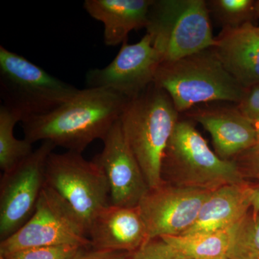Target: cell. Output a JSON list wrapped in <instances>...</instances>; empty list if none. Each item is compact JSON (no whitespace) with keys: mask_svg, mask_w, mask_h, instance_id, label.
Masks as SVG:
<instances>
[{"mask_svg":"<svg viewBox=\"0 0 259 259\" xmlns=\"http://www.w3.org/2000/svg\"><path fill=\"white\" fill-rule=\"evenodd\" d=\"M204 0H154L146 30L161 63L212 49L216 44Z\"/></svg>","mask_w":259,"mask_h":259,"instance_id":"obj_5","label":"cell"},{"mask_svg":"<svg viewBox=\"0 0 259 259\" xmlns=\"http://www.w3.org/2000/svg\"><path fill=\"white\" fill-rule=\"evenodd\" d=\"M194 119L210 134L214 151L223 160L233 161L258 144L253 124L237 108L202 110Z\"/></svg>","mask_w":259,"mask_h":259,"instance_id":"obj_16","label":"cell"},{"mask_svg":"<svg viewBox=\"0 0 259 259\" xmlns=\"http://www.w3.org/2000/svg\"><path fill=\"white\" fill-rule=\"evenodd\" d=\"M233 161L245 181L253 179L259 183V144L241 153Z\"/></svg>","mask_w":259,"mask_h":259,"instance_id":"obj_24","label":"cell"},{"mask_svg":"<svg viewBox=\"0 0 259 259\" xmlns=\"http://www.w3.org/2000/svg\"><path fill=\"white\" fill-rule=\"evenodd\" d=\"M231 228L204 234L161 238L191 259L226 258Z\"/></svg>","mask_w":259,"mask_h":259,"instance_id":"obj_18","label":"cell"},{"mask_svg":"<svg viewBox=\"0 0 259 259\" xmlns=\"http://www.w3.org/2000/svg\"><path fill=\"white\" fill-rule=\"evenodd\" d=\"M253 0H212L207 3L224 28H236L254 19Z\"/></svg>","mask_w":259,"mask_h":259,"instance_id":"obj_21","label":"cell"},{"mask_svg":"<svg viewBox=\"0 0 259 259\" xmlns=\"http://www.w3.org/2000/svg\"><path fill=\"white\" fill-rule=\"evenodd\" d=\"M253 185H227L212 191L202 204L195 223L182 236L204 234L232 228L249 212Z\"/></svg>","mask_w":259,"mask_h":259,"instance_id":"obj_15","label":"cell"},{"mask_svg":"<svg viewBox=\"0 0 259 259\" xmlns=\"http://www.w3.org/2000/svg\"><path fill=\"white\" fill-rule=\"evenodd\" d=\"M154 0H85L89 15L104 25V42L115 47L127 39L132 30L146 28Z\"/></svg>","mask_w":259,"mask_h":259,"instance_id":"obj_17","label":"cell"},{"mask_svg":"<svg viewBox=\"0 0 259 259\" xmlns=\"http://www.w3.org/2000/svg\"><path fill=\"white\" fill-rule=\"evenodd\" d=\"M79 216L55 190L46 185L36 208L18 231L0 243V255L35 247L73 245L91 248Z\"/></svg>","mask_w":259,"mask_h":259,"instance_id":"obj_8","label":"cell"},{"mask_svg":"<svg viewBox=\"0 0 259 259\" xmlns=\"http://www.w3.org/2000/svg\"><path fill=\"white\" fill-rule=\"evenodd\" d=\"M178 115L166 92L153 83L130 100L121 115L122 131L149 189L163 184L162 159Z\"/></svg>","mask_w":259,"mask_h":259,"instance_id":"obj_2","label":"cell"},{"mask_svg":"<svg viewBox=\"0 0 259 259\" xmlns=\"http://www.w3.org/2000/svg\"><path fill=\"white\" fill-rule=\"evenodd\" d=\"M21 119L17 114L0 107V168L3 173L18 166L33 152L32 144L15 137L14 128Z\"/></svg>","mask_w":259,"mask_h":259,"instance_id":"obj_19","label":"cell"},{"mask_svg":"<svg viewBox=\"0 0 259 259\" xmlns=\"http://www.w3.org/2000/svg\"><path fill=\"white\" fill-rule=\"evenodd\" d=\"M163 182L188 188L215 190L246 182L234 161L219 157L190 122L179 120L163 153Z\"/></svg>","mask_w":259,"mask_h":259,"instance_id":"obj_3","label":"cell"},{"mask_svg":"<svg viewBox=\"0 0 259 259\" xmlns=\"http://www.w3.org/2000/svg\"><path fill=\"white\" fill-rule=\"evenodd\" d=\"M129 100L110 89L80 90L53 111L23 121L24 139L31 144L50 141L56 147L81 153L95 140L104 139Z\"/></svg>","mask_w":259,"mask_h":259,"instance_id":"obj_1","label":"cell"},{"mask_svg":"<svg viewBox=\"0 0 259 259\" xmlns=\"http://www.w3.org/2000/svg\"><path fill=\"white\" fill-rule=\"evenodd\" d=\"M92 248V247H91ZM132 253L82 248L71 259H130Z\"/></svg>","mask_w":259,"mask_h":259,"instance_id":"obj_26","label":"cell"},{"mask_svg":"<svg viewBox=\"0 0 259 259\" xmlns=\"http://www.w3.org/2000/svg\"><path fill=\"white\" fill-rule=\"evenodd\" d=\"M259 18V0L255 1L254 4V19Z\"/></svg>","mask_w":259,"mask_h":259,"instance_id":"obj_28","label":"cell"},{"mask_svg":"<svg viewBox=\"0 0 259 259\" xmlns=\"http://www.w3.org/2000/svg\"><path fill=\"white\" fill-rule=\"evenodd\" d=\"M228 259H259V212H248L231 228Z\"/></svg>","mask_w":259,"mask_h":259,"instance_id":"obj_20","label":"cell"},{"mask_svg":"<svg viewBox=\"0 0 259 259\" xmlns=\"http://www.w3.org/2000/svg\"><path fill=\"white\" fill-rule=\"evenodd\" d=\"M153 83L166 92L178 112L203 102L238 104L245 92L226 71L212 49L161 63Z\"/></svg>","mask_w":259,"mask_h":259,"instance_id":"obj_4","label":"cell"},{"mask_svg":"<svg viewBox=\"0 0 259 259\" xmlns=\"http://www.w3.org/2000/svg\"><path fill=\"white\" fill-rule=\"evenodd\" d=\"M251 207L252 212L254 213V214L259 212V183L253 185Z\"/></svg>","mask_w":259,"mask_h":259,"instance_id":"obj_27","label":"cell"},{"mask_svg":"<svg viewBox=\"0 0 259 259\" xmlns=\"http://www.w3.org/2000/svg\"><path fill=\"white\" fill-rule=\"evenodd\" d=\"M212 192L166 182L149 189L139 204L149 239L183 235L195 223Z\"/></svg>","mask_w":259,"mask_h":259,"instance_id":"obj_10","label":"cell"},{"mask_svg":"<svg viewBox=\"0 0 259 259\" xmlns=\"http://www.w3.org/2000/svg\"><path fill=\"white\" fill-rule=\"evenodd\" d=\"M215 259H228L227 258H215Z\"/></svg>","mask_w":259,"mask_h":259,"instance_id":"obj_31","label":"cell"},{"mask_svg":"<svg viewBox=\"0 0 259 259\" xmlns=\"http://www.w3.org/2000/svg\"><path fill=\"white\" fill-rule=\"evenodd\" d=\"M56 146L44 141L18 166L3 173L0 181V239L4 241L32 217L47 185L48 158Z\"/></svg>","mask_w":259,"mask_h":259,"instance_id":"obj_9","label":"cell"},{"mask_svg":"<svg viewBox=\"0 0 259 259\" xmlns=\"http://www.w3.org/2000/svg\"><path fill=\"white\" fill-rule=\"evenodd\" d=\"M161 64V57L146 33L136 44L125 40L115 59L105 68L89 71L87 84L90 88L110 89L132 100L154 83Z\"/></svg>","mask_w":259,"mask_h":259,"instance_id":"obj_11","label":"cell"},{"mask_svg":"<svg viewBox=\"0 0 259 259\" xmlns=\"http://www.w3.org/2000/svg\"><path fill=\"white\" fill-rule=\"evenodd\" d=\"M0 259H7V258H5L4 256H2V255H0Z\"/></svg>","mask_w":259,"mask_h":259,"instance_id":"obj_30","label":"cell"},{"mask_svg":"<svg viewBox=\"0 0 259 259\" xmlns=\"http://www.w3.org/2000/svg\"><path fill=\"white\" fill-rule=\"evenodd\" d=\"M79 90L0 46V96L21 122L53 111Z\"/></svg>","mask_w":259,"mask_h":259,"instance_id":"obj_6","label":"cell"},{"mask_svg":"<svg viewBox=\"0 0 259 259\" xmlns=\"http://www.w3.org/2000/svg\"><path fill=\"white\" fill-rule=\"evenodd\" d=\"M104 148L93 161L100 166L110 186V204L138 207L149 187L125 137L120 120L104 139Z\"/></svg>","mask_w":259,"mask_h":259,"instance_id":"obj_12","label":"cell"},{"mask_svg":"<svg viewBox=\"0 0 259 259\" xmlns=\"http://www.w3.org/2000/svg\"><path fill=\"white\" fill-rule=\"evenodd\" d=\"M252 124H253V127H254L255 133H256L257 141H258V144H259V120Z\"/></svg>","mask_w":259,"mask_h":259,"instance_id":"obj_29","label":"cell"},{"mask_svg":"<svg viewBox=\"0 0 259 259\" xmlns=\"http://www.w3.org/2000/svg\"><path fill=\"white\" fill-rule=\"evenodd\" d=\"M46 182L74 209L89 230L99 213L110 204V186L100 166L81 153L53 152L48 158Z\"/></svg>","mask_w":259,"mask_h":259,"instance_id":"obj_7","label":"cell"},{"mask_svg":"<svg viewBox=\"0 0 259 259\" xmlns=\"http://www.w3.org/2000/svg\"><path fill=\"white\" fill-rule=\"evenodd\" d=\"M130 259H191L168 244L163 238H156L146 241L131 254Z\"/></svg>","mask_w":259,"mask_h":259,"instance_id":"obj_23","label":"cell"},{"mask_svg":"<svg viewBox=\"0 0 259 259\" xmlns=\"http://www.w3.org/2000/svg\"><path fill=\"white\" fill-rule=\"evenodd\" d=\"M88 235L94 249L133 253L149 240L147 227L139 206L110 204L90 225Z\"/></svg>","mask_w":259,"mask_h":259,"instance_id":"obj_13","label":"cell"},{"mask_svg":"<svg viewBox=\"0 0 259 259\" xmlns=\"http://www.w3.org/2000/svg\"><path fill=\"white\" fill-rule=\"evenodd\" d=\"M83 247L73 245L35 247L8 253L7 259H71Z\"/></svg>","mask_w":259,"mask_h":259,"instance_id":"obj_22","label":"cell"},{"mask_svg":"<svg viewBox=\"0 0 259 259\" xmlns=\"http://www.w3.org/2000/svg\"><path fill=\"white\" fill-rule=\"evenodd\" d=\"M212 49L242 88L259 83V26L248 22L236 28H223Z\"/></svg>","mask_w":259,"mask_h":259,"instance_id":"obj_14","label":"cell"},{"mask_svg":"<svg viewBox=\"0 0 259 259\" xmlns=\"http://www.w3.org/2000/svg\"><path fill=\"white\" fill-rule=\"evenodd\" d=\"M236 108L251 123L259 120V83L245 89Z\"/></svg>","mask_w":259,"mask_h":259,"instance_id":"obj_25","label":"cell"}]
</instances>
